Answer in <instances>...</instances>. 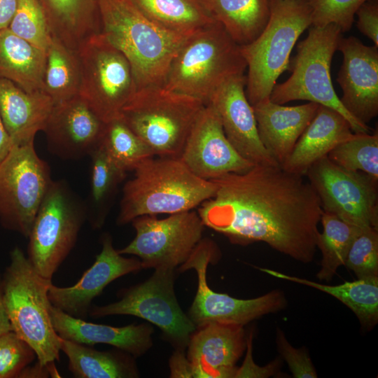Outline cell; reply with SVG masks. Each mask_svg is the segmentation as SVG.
I'll return each instance as SVG.
<instances>
[{
	"label": "cell",
	"instance_id": "cell-1",
	"mask_svg": "<svg viewBox=\"0 0 378 378\" xmlns=\"http://www.w3.org/2000/svg\"><path fill=\"white\" fill-rule=\"evenodd\" d=\"M303 176L278 164H254L242 173L223 174L210 180L216 192L197 213L204 226L232 243L262 241L309 263L317 248L323 209Z\"/></svg>",
	"mask_w": 378,
	"mask_h": 378
},
{
	"label": "cell",
	"instance_id": "cell-2",
	"mask_svg": "<svg viewBox=\"0 0 378 378\" xmlns=\"http://www.w3.org/2000/svg\"><path fill=\"white\" fill-rule=\"evenodd\" d=\"M122 188L117 224L144 215L174 214L192 210L214 197V182L195 175L176 158L154 157L134 169Z\"/></svg>",
	"mask_w": 378,
	"mask_h": 378
},
{
	"label": "cell",
	"instance_id": "cell-3",
	"mask_svg": "<svg viewBox=\"0 0 378 378\" xmlns=\"http://www.w3.org/2000/svg\"><path fill=\"white\" fill-rule=\"evenodd\" d=\"M99 34L126 57L137 89L162 85L187 37L162 28L128 0H99Z\"/></svg>",
	"mask_w": 378,
	"mask_h": 378
},
{
	"label": "cell",
	"instance_id": "cell-4",
	"mask_svg": "<svg viewBox=\"0 0 378 378\" xmlns=\"http://www.w3.org/2000/svg\"><path fill=\"white\" fill-rule=\"evenodd\" d=\"M246 69L239 46L216 21L185 39L170 62L162 85L206 105L223 83L244 74Z\"/></svg>",
	"mask_w": 378,
	"mask_h": 378
},
{
	"label": "cell",
	"instance_id": "cell-5",
	"mask_svg": "<svg viewBox=\"0 0 378 378\" xmlns=\"http://www.w3.org/2000/svg\"><path fill=\"white\" fill-rule=\"evenodd\" d=\"M10 264L2 275L6 310L13 331L34 350L46 365L59 360L60 337L51 323L48 291L52 281L41 276L22 250L10 252Z\"/></svg>",
	"mask_w": 378,
	"mask_h": 378
},
{
	"label": "cell",
	"instance_id": "cell-6",
	"mask_svg": "<svg viewBox=\"0 0 378 378\" xmlns=\"http://www.w3.org/2000/svg\"><path fill=\"white\" fill-rule=\"evenodd\" d=\"M312 25L307 0H271L269 21L250 43L239 46L246 69L245 93L251 106L270 98L277 78L290 69L299 36Z\"/></svg>",
	"mask_w": 378,
	"mask_h": 378
},
{
	"label": "cell",
	"instance_id": "cell-7",
	"mask_svg": "<svg viewBox=\"0 0 378 378\" xmlns=\"http://www.w3.org/2000/svg\"><path fill=\"white\" fill-rule=\"evenodd\" d=\"M204 106L196 98L151 85L136 90L120 118L155 156L179 158Z\"/></svg>",
	"mask_w": 378,
	"mask_h": 378
},
{
	"label": "cell",
	"instance_id": "cell-8",
	"mask_svg": "<svg viewBox=\"0 0 378 378\" xmlns=\"http://www.w3.org/2000/svg\"><path fill=\"white\" fill-rule=\"evenodd\" d=\"M341 34L335 24L312 26L307 36L297 46V54L290 64L292 74L286 81L275 84L270 99L279 104L295 100L317 103L341 113L354 133H370L368 125L357 120L344 107L333 88L330 66Z\"/></svg>",
	"mask_w": 378,
	"mask_h": 378
},
{
	"label": "cell",
	"instance_id": "cell-9",
	"mask_svg": "<svg viewBox=\"0 0 378 378\" xmlns=\"http://www.w3.org/2000/svg\"><path fill=\"white\" fill-rule=\"evenodd\" d=\"M85 220L86 204L65 181L52 180L27 237V258L41 276L52 280L74 247Z\"/></svg>",
	"mask_w": 378,
	"mask_h": 378
},
{
	"label": "cell",
	"instance_id": "cell-10",
	"mask_svg": "<svg viewBox=\"0 0 378 378\" xmlns=\"http://www.w3.org/2000/svg\"><path fill=\"white\" fill-rule=\"evenodd\" d=\"M77 52L78 94L105 123L119 118L137 90L129 61L99 33L85 40Z\"/></svg>",
	"mask_w": 378,
	"mask_h": 378
},
{
	"label": "cell",
	"instance_id": "cell-11",
	"mask_svg": "<svg viewBox=\"0 0 378 378\" xmlns=\"http://www.w3.org/2000/svg\"><path fill=\"white\" fill-rule=\"evenodd\" d=\"M48 163L34 142L13 146L0 162V222L28 237L43 199L52 183Z\"/></svg>",
	"mask_w": 378,
	"mask_h": 378
},
{
	"label": "cell",
	"instance_id": "cell-12",
	"mask_svg": "<svg viewBox=\"0 0 378 378\" xmlns=\"http://www.w3.org/2000/svg\"><path fill=\"white\" fill-rule=\"evenodd\" d=\"M174 271L155 269L148 280L125 290L120 300L104 306H91L88 314L94 318L111 315L141 318L157 326L178 350L182 351L196 326L178 303Z\"/></svg>",
	"mask_w": 378,
	"mask_h": 378
},
{
	"label": "cell",
	"instance_id": "cell-13",
	"mask_svg": "<svg viewBox=\"0 0 378 378\" xmlns=\"http://www.w3.org/2000/svg\"><path fill=\"white\" fill-rule=\"evenodd\" d=\"M131 223L136 235L118 251L138 257L142 269L179 267L202 239L204 227L198 213L193 210L170 214L163 219L140 216Z\"/></svg>",
	"mask_w": 378,
	"mask_h": 378
},
{
	"label": "cell",
	"instance_id": "cell-14",
	"mask_svg": "<svg viewBox=\"0 0 378 378\" xmlns=\"http://www.w3.org/2000/svg\"><path fill=\"white\" fill-rule=\"evenodd\" d=\"M305 176L323 211L362 229H378V180L362 172L344 169L328 156L314 162Z\"/></svg>",
	"mask_w": 378,
	"mask_h": 378
},
{
	"label": "cell",
	"instance_id": "cell-15",
	"mask_svg": "<svg viewBox=\"0 0 378 378\" xmlns=\"http://www.w3.org/2000/svg\"><path fill=\"white\" fill-rule=\"evenodd\" d=\"M215 246L211 240L202 239L188 259L178 269H194L197 274V290L188 316L196 327L209 323L244 326L263 315L285 307L286 301L280 291L273 290L258 298L241 300L211 290L206 281V269Z\"/></svg>",
	"mask_w": 378,
	"mask_h": 378
},
{
	"label": "cell",
	"instance_id": "cell-16",
	"mask_svg": "<svg viewBox=\"0 0 378 378\" xmlns=\"http://www.w3.org/2000/svg\"><path fill=\"white\" fill-rule=\"evenodd\" d=\"M179 158L195 175L209 181L227 173L246 172L254 165L230 143L216 111L209 104L195 121Z\"/></svg>",
	"mask_w": 378,
	"mask_h": 378
},
{
	"label": "cell",
	"instance_id": "cell-17",
	"mask_svg": "<svg viewBox=\"0 0 378 378\" xmlns=\"http://www.w3.org/2000/svg\"><path fill=\"white\" fill-rule=\"evenodd\" d=\"M337 50L343 55L337 78L343 92L340 102L357 120L368 125L378 115V48L351 36H341Z\"/></svg>",
	"mask_w": 378,
	"mask_h": 378
},
{
	"label": "cell",
	"instance_id": "cell-18",
	"mask_svg": "<svg viewBox=\"0 0 378 378\" xmlns=\"http://www.w3.org/2000/svg\"><path fill=\"white\" fill-rule=\"evenodd\" d=\"M142 269L141 262L134 258H125L113 246L109 234L102 238V250L93 265L77 283L68 287L50 285L48 296L54 307L74 317L84 318L92 300L99 296L110 283L127 274Z\"/></svg>",
	"mask_w": 378,
	"mask_h": 378
},
{
	"label": "cell",
	"instance_id": "cell-19",
	"mask_svg": "<svg viewBox=\"0 0 378 378\" xmlns=\"http://www.w3.org/2000/svg\"><path fill=\"white\" fill-rule=\"evenodd\" d=\"M245 87L246 76H234L214 92L208 104L216 111L227 139L242 158L253 164L279 165L260 140Z\"/></svg>",
	"mask_w": 378,
	"mask_h": 378
},
{
	"label": "cell",
	"instance_id": "cell-20",
	"mask_svg": "<svg viewBox=\"0 0 378 378\" xmlns=\"http://www.w3.org/2000/svg\"><path fill=\"white\" fill-rule=\"evenodd\" d=\"M105 127L79 95L54 104L45 132L49 150L63 159L89 155L100 144Z\"/></svg>",
	"mask_w": 378,
	"mask_h": 378
},
{
	"label": "cell",
	"instance_id": "cell-21",
	"mask_svg": "<svg viewBox=\"0 0 378 378\" xmlns=\"http://www.w3.org/2000/svg\"><path fill=\"white\" fill-rule=\"evenodd\" d=\"M198 328L187 345L192 377H234V365L245 348L243 326L209 323Z\"/></svg>",
	"mask_w": 378,
	"mask_h": 378
},
{
	"label": "cell",
	"instance_id": "cell-22",
	"mask_svg": "<svg viewBox=\"0 0 378 378\" xmlns=\"http://www.w3.org/2000/svg\"><path fill=\"white\" fill-rule=\"evenodd\" d=\"M318 106L317 103L309 102L287 106L274 103L270 98L252 106L260 140L279 165L291 153Z\"/></svg>",
	"mask_w": 378,
	"mask_h": 378
},
{
	"label": "cell",
	"instance_id": "cell-23",
	"mask_svg": "<svg viewBox=\"0 0 378 378\" xmlns=\"http://www.w3.org/2000/svg\"><path fill=\"white\" fill-rule=\"evenodd\" d=\"M49 313L53 328L64 340L88 346L109 344L133 357L144 354L152 346L153 329L147 324L114 327L90 323L70 316L52 304Z\"/></svg>",
	"mask_w": 378,
	"mask_h": 378
},
{
	"label": "cell",
	"instance_id": "cell-24",
	"mask_svg": "<svg viewBox=\"0 0 378 378\" xmlns=\"http://www.w3.org/2000/svg\"><path fill=\"white\" fill-rule=\"evenodd\" d=\"M53 106L43 90L28 92L0 78V117L13 146L34 142L36 134L43 131Z\"/></svg>",
	"mask_w": 378,
	"mask_h": 378
},
{
	"label": "cell",
	"instance_id": "cell-25",
	"mask_svg": "<svg viewBox=\"0 0 378 378\" xmlns=\"http://www.w3.org/2000/svg\"><path fill=\"white\" fill-rule=\"evenodd\" d=\"M353 134L349 121L341 113L319 104L291 153L280 166L290 173L305 176L314 162L327 156L337 145Z\"/></svg>",
	"mask_w": 378,
	"mask_h": 378
},
{
	"label": "cell",
	"instance_id": "cell-26",
	"mask_svg": "<svg viewBox=\"0 0 378 378\" xmlns=\"http://www.w3.org/2000/svg\"><path fill=\"white\" fill-rule=\"evenodd\" d=\"M51 36L68 48L80 46L100 31L99 0H39Z\"/></svg>",
	"mask_w": 378,
	"mask_h": 378
},
{
	"label": "cell",
	"instance_id": "cell-27",
	"mask_svg": "<svg viewBox=\"0 0 378 378\" xmlns=\"http://www.w3.org/2000/svg\"><path fill=\"white\" fill-rule=\"evenodd\" d=\"M46 52L17 36L0 29V78L26 92L43 90Z\"/></svg>",
	"mask_w": 378,
	"mask_h": 378
},
{
	"label": "cell",
	"instance_id": "cell-28",
	"mask_svg": "<svg viewBox=\"0 0 378 378\" xmlns=\"http://www.w3.org/2000/svg\"><path fill=\"white\" fill-rule=\"evenodd\" d=\"M239 46L254 41L266 27L271 0H199Z\"/></svg>",
	"mask_w": 378,
	"mask_h": 378
},
{
	"label": "cell",
	"instance_id": "cell-29",
	"mask_svg": "<svg viewBox=\"0 0 378 378\" xmlns=\"http://www.w3.org/2000/svg\"><path fill=\"white\" fill-rule=\"evenodd\" d=\"M60 350L68 358V368L76 378H133L139 372L132 356L120 351H101L90 346L60 337Z\"/></svg>",
	"mask_w": 378,
	"mask_h": 378
},
{
	"label": "cell",
	"instance_id": "cell-30",
	"mask_svg": "<svg viewBox=\"0 0 378 378\" xmlns=\"http://www.w3.org/2000/svg\"><path fill=\"white\" fill-rule=\"evenodd\" d=\"M162 28L188 37L216 20L199 0H128Z\"/></svg>",
	"mask_w": 378,
	"mask_h": 378
},
{
	"label": "cell",
	"instance_id": "cell-31",
	"mask_svg": "<svg viewBox=\"0 0 378 378\" xmlns=\"http://www.w3.org/2000/svg\"><path fill=\"white\" fill-rule=\"evenodd\" d=\"M263 272L279 279L306 285L338 299L356 315L365 327L374 326L378 320V276L360 278L354 281L329 286L266 268Z\"/></svg>",
	"mask_w": 378,
	"mask_h": 378
},
{
	"label": "cell",
	"instance_id": "cell-32",
	"mask_svg": "<svg viewBox=\"0 0 378 378\" xmlns=\"http://www.w3.org/2000/svg\"><path fill=\"white\" fill-rule=\"evenodd\" d=\"M89 155L90 189L86 204L87 220L92 228L96 230L104 225L109 204L127 172L110 158L100 144Z\"/></svg>",
	"mask_w": 378,
	"mask_h": 378
},
{
	"label": "cell",
	"instance_id": "cell-33",
	"mask_svg": "<svg viewBox=\"0 0 378 378\" xmlns=\"http://www.w3.org/2000/svg\"><path fill=\"white\" fill-rule=\"evenodd\" d=\"M80 66L77 50L52 36L46 50L43 91L54 104L79 94Z\"/></svg>",
	"mask_w": 378,
	"mask_h": 378
},
{
	"label": "cell",
	"instance_id": "cell-34",
	"mask_svg": "<svg viewBox=\"0 0 378 378\" xmlns=\"http://www.w3.org/2000/svg\"><path fill=\"white\" fill-rule=\"evenodd\" d=\"M321 223L323 230L318 234L316 246L321 251L322 260L316 276L328 281L344 265L354 239L363 229L323 211Z\"/></svg>",
	"mask_w": 378,
	"mask_h": 378
},
{
	"label": "cell",
	"instance_id": "cell-35",
	"mask_svg": "<svg viewBox=\"0 0 378 378\" xmlns=\"http://www.w3.org/2000/svg\"><path fill=\"white\" fill-rule=\"evenodd\" d=\"M100 145L122 170L134 169L155 157L153 150L119 118L105 123Z\"/></svg>",
	"mask_w": 378,
	"mask_h": 378
},
{
	"label": "cell",
	"instance_id": "cell-36",
	"mask_svg": "<svg viewBox=\"0 0 378 378\" xmlns=\"http://www.w3.org/2000/svg\"><path fill=\"white\" fill-rule=\"evenodd\" d=\"M328 158L349 171H359L378 180V134L354 133L337 145Z\"/></svg>",
	"mask_w": 378,
	"mask_h": 378
},
{
	"label": "cell",
	"instance_id": "cell-37",
	"mask_svg": "<svg viewBox=\"0 0 378 378\" xmlns=\"http://www.w3.org/2000/svg\"><path fill=\"white\" fill-rule=\"evenodd\" d=\"M8 29L46 52L52 38L39 0H18L17 8Z\"/></svg>",
	"mask_w": 378,
	"mask_h": 378
},
{
	"label": "cell",
	"instance_id": "cell-38",
	"mask_svg": "<svg viewBox=\"0 0 378 378\" xmlns=\"http://www.w3.org/2000/svg\"><path fill=\"white\" fill-rule=\"evenodd\" d=\"M358 279L378 276V229H363L354 239L344 265Z\"/></svg>",
	"mask_w": 378,
	"mask_h": 378
},
{
	"label": "cell",
	"instance_id": "cell-39",
	"mask_svg": "<svg viewBox=\"0 0 378 378\" xmlns=\"http://www.w3.org/2000/svg\"><path fill=\"white\" fill-rule=\"evenodd\" d=\"M367 0H307L312 15V26H338L342 32L349 31L356 13Z\"/></svg>",
	"mask_w": 378,
	"mask_h": 378
},
{
	"label": "cell",
	"instance_id": "cell-40",
	"mask_svg": "<svg viewBox=\"0 0 378 378\" xmlns=\"http://www.w3.org/2000/svg\"><path fill=\"white\" fill-rule=\"evenodd\" d=\"M36 357L32 347L13 331L0 336V378L18 377Z\"/></svg>",
	"mask_w": 378,
	"mask_h": 378
},
{
	"label": "cell",
	"instance_id": "cell-41",
	"mask_svg": "<svg viewBox=\"0 0 378 378\" xmlns=\"http://www.w3.org/2000/svg\"><path fill=\"white\" fill-rule=\"evenodd\" d=\"M278 349L288 365L293 377L316 378L317 374L307 353L302 349L293 347L281 330L277 331Z\"/></svg>",
	"mask_w": 378,
	"mask_h": 378
},
{
	"label": "cell",
	"instance_id": "cell-42",
	"mask_svg": "<svg viewBox=\"0 0 378 378\" xmlns=\"http://www.w3.org/2000/svg\"><path fill=\"white\" fill-rule=\"evenodd\" d=\"M356 27L378 48V0H367L356 13Z\"/></svg>",
	"mask_w": 378,
	"mask_h": 378
},
{
	"label": "cell",
	"instance_id": "cell-43",
	"mask_svg": "<svg viewBox=\"0 0 378 378\" xmlns=\"http://www.w3.org/2000/svg\"><path fill=\"white\" fill-rule=\"evenodd\" d=\"M171 377H192V366L184 356L181 350L178 351L170 360Z\"/></svg>",
	"mask_w": 378,
	"mask_h": 378
},
{
	"label": "cell",
	"instance_id": "cell-44",
	"mask_svg": "<svg viewBox=\"0 0 378 378\" xmlns=\"http://www.w3.org/2000/svg\"><path fill=\"white\" fill-rule=\"evenodd\" d=\"M17 4L18 0H0V29L8 28Z\"/></svg>",
	"mask_w": 378,
	"mask_h": 378
},
{
	"label": "cell",
	"instance_id": "cell-45",
	"mask_svg": "<svg viewBox=\"0 0 378 378\" xmlns=\"http://www.w3.org/2000/svg\"><path fill=\"white\" fill-rule=\"evenodd\" d=\"M10 331L13 329L5 304L4 284L0 274V336Z\"/></svg>",
	"mask_w": 378,
	"mask_h": 378
},
{
	"label": "cell",
	"instance_id": "cell-46",
	"mask_svg": "<svg viewBox=\"0 0 378 378\" xmlns=\"http://www.w3.org/2000/svg\"><path fill=\"white\" fill-rule=\"evenodd\" d=\"M13 144L0 117V162L13 148Z\"/></svg>",
	"mask_w": 378,
	"mask_h": 378
}]
</instances>
